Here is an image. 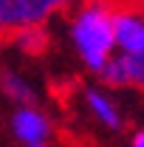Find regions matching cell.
<instances>
[{"label":"cell","mask_w":144,"mask_h":147,"mask_svg":"<svg viewBox=\"0 0 144 147\" xmlns=\"http://www.w3.org/2000/svg\"><path fill=\"white\" fill-rule=\"evenodd\" d=\"M11 40L17 42L23 51H28V54H42V51H45V45H48V34H45V28H42V26L20 28V31L11 34Z\"/></svg>","instance_id":"cell-7"},{"label":"cell","mask_w":144,"mask_h":147,"mask_svg":"<svg viewBox=\"0 0 144 147\" xmlns=\"http://www.w3.org/2000/svg\"><path fill=\"white\" fill-rule=\"evenodd\" d=\"M96 74L102 76V82H105V85H110V88H124V85H127L122 57H113V54H110L108 59H105V65H102Z\"/></svg>","instance_id":"cell-9"},{"label":"cell","mask_w":144,"mask_h":147,"mask_svg":"<svg viewBox=\"0 0 144 147\" xmlns=\"http://www.w3.org/2000/svg\"><path fill=\"white\" fill-rule=\"evenodd\" d=\"M11 130H14V136H17L20 142H26V144H34V142H45L48 136H51V125H48V119L34 108H20L14 110V116H11Z\"/></svg>","instance_id":"cell-4"},{"label":"cell","mask_w":144,"mask_h":147,"mask_svg":"<svg viewBox=\"0 0 144 147\" xmlns=\"http://www.w3.org/2000/svg\"><path fill=\"white\" fill-rule=\"evenodd\" d=\"M122 65H124V76L127 85L144 91V51H133V54H119Z\"/></svg>","instance_id":"cell-8"},{"label":"cell","mask_w":144,"mask_h":147,"mask_svg":"<svg viewBox=\"0 0 144 147\" xmlns=\"http://www.w3.org/2000/svg\"><path fill=\"white\" fill-rule=\"evenodd\" d=\"M85 102H88V108L93 110V116H96L105 127H110V130H119V127H122V113H119V108H116L102 91L88 88V91H85Z\"/></svg>","instance_id":"cell-5"},{"label":"cell","mask_w":144,"mask_h":147,"mask_svg":"<svg viewBox=\"0 0 144 147\" xmlns=\"http://www.w3.org/2000/svg\"><path fill=\"white\" fill-rule=\"evenodd\" d=\"M0 88H3V93H6L11 102H20V105H34V102H37L34 88H31L20 74L6 71L3 76H0Z\"/></svg>","instance_id":"cell-6"},{"label":"cell","mask_w":144,"mask_h":147,"mask_svg":"<svg viewBox=\"0 0 144 147\" xmlns=\"http://www.w3.org/2000/svg\"><path fill=\"white\" fill-rule=\"evenodd\" d=\"M113 40L122 54L144 51V9L139 6L113 9Z\"/></svg>","instance_id":"cell-3"},{"label":"cell","mask_w":144,"mask_h":147,"mask_svg":"<svg viewBox=\"0 0 144 147\" xmlns=\"http://www.w3.org/2000/svg\"><path fill=\"white\" fill-rule=\"evenodd\" d=\"M73 45L82 57V62L96 74L105 59L113 54V3L110 0H85L71 23Z\"/></svg>","instance_id":"cell-1"},{"label":"cell","mask_w":144,"mask_h":147,"mask_svg":"<svg viewBox=\"0 0 144 147\" xmlns=\"http://www.w3.org/2000/svg\"><path fill=\"white\" fill-rule=\"evenodd\" d=\"M28 147H45V142H34V144H28Z\"/></svg>","instance_id":"cell-11"},{"label":"cell","mask_w":144,"mask_h":147,"mask_svg":"<svg viewBox=\"0 0 144 147\" xmlns=\"http://www.w3.org/2000/svg\"><path fill=\"white\" fill-rule=\"evenodd\" d=\"M133 147H144V130H139V133L133 136Z\"/></svg>","instance_id":"cell-10"},{"label":"cell","mask_w":144,"mask_h":147,"mask_svg":"<svg viewBox=\"0 0 144 147\" xmlns=\"http://www.w3.org/2000/svg\"><path fill=\"white\" fill-rule=\"evenodd\" d=\"M71 0H0V34L42 26L45 20L68 9Z\"/></svg>","instance_id":"cell-2"}]
</instances>
